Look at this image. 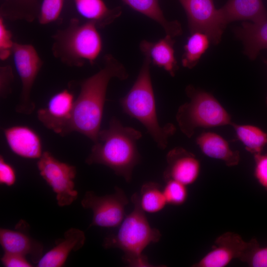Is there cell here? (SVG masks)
I'll list each match as a JSON object with an SVG mask.
<instances>
[{"label":"cell","mask_w":267,"mask_h":267,"mask_svg":"<svg viewBox=\"0 0 267 267\" xmlns=\"http://www.w3.org/2000/svg\"><path fill=\"white\" fill-rule=\"evenodd\" d=\"M128 73L124 66L110 54L104 57V65L98 72L81 83L65 135L73 132L84 134L94 143L100 131L107 88L110 80H125Z\"/></svg>","instance_id":"obj_1"},{"label":"cell","mask_w":267,"mask_h":267,"mask_svg":"<svg viewBox=\"0 0 267 267\" xmlns=\"http://www.w3.org/2000/svg\"><path fill=\"white\" fill-rule=\"evenodd\" d=\"M150 64L145 57L133 86L120 102L123 111L140 122L158 147L164 149L169 138L175 133L176 129L171 123L163 127L159 124L150 73Z\"/></svg>","instance_id":"obj_4"},{"label":"cell","mask_w":267,"mask_h":267,"mask_svg":"<svg viewBox=\"0 0 267 267\" xmlns=\"http://www.w3.org/2000/svg\"><path fill=\"white\" fill-rule=\"evenodd\" d=\"M9 149L17 155L27 159H39L42 142L36 132L27 126L16 125L3 129Z\"/></svg>","instance_id":"obj_15"},{"label":"cell","mask_w":267,"mask_h":267,"mask_svg":"<svg viewBox=\"0 0 267 267\" xmlns=\"http://www.w3.org/2000/svg\"><path fill=\"white\" fill-rule=\"evenodd\" d=\"M29 226L21 220L15 229H0V243L4 252L30 256L31 260L37 264L43 256L44 246L40 242L30 236Z\"/></svg>","instance_id":"obj_13"},{"label":"cell","mask_w":267,"mask_h":267,"mask_svg":"<svg viewBox=\"0 0 267 267\" xmlns=\"http://www.w3.org/2000/svg\"><path fill=\"white\" fill-rule=\"evenodd\" d=\"M255 175L260 184L267 189V155H254Z\"/></svg>","instance_id":"obj_30"},{"label":"cell","mask_w":267,"mask_h":267,"mask_svg":"<svg viewBox=\"0 0 267 267\" xmlns=\"http://www.w3.org/2000/svg\"><path fill=\"white\" fill-rule=\"evenodd\" d=\"M236 37L244 45L245 54L254 60L260 51L267 49V20L261 23L244 22L234 29Z\"/></svg>","instance_id":"obj_20"},{"label":"cell","mask_w":267,"mask_h":267,"mask_svg":"<svg viewBox=\"0 0 267 267\" xmlns=\"http://www.w3.org/2000/svg\"><path fill=\"white\" fill-rule=\"evenodd\" d=\"M220 10L226 25L238 20L259 23L267 20L263 0H228Z\"/></svg>","instance_id":"obj_18"},{"label":"cell","mask_w":267,"mask_h":267,"mask_svg":"<svg viewBox=\"0 0 267 267\" xmlns=\"http://www.w3.org/2000/svg\"><path fill=\"white\" fill-rule=\"evenodd\" d=\"M16 172L14 168L0 156V183L8 186H12L16 181Z\"/></svg>","instance_id":"obj_31"},{"label":"cell","mask_w":267,"mask_h":267,"mask_svg":"<svg viewBox=\"0 0 267 267\" xmlns=\"http://www.w3.org/2000/svg\"><path fill=\"white\" fill-rule=\"evenodd\" d=\"M264 61H265V63L267 65V60H265ZM266 104L267 105V97H266Z\"/></svg>","instance_id":"obj_34"},{"label":"cell","mask_w":267,"mask_h":267,"mask_svg":"<svg viewBox=\"0 0 267 267\" xmlns=\"http://www.w3.org/2000/svg\"><path fill=\"white\" fill-rule=\"evenodd\" d=\"M166 160L167 167L163 174L165 181L172 179L188 185L197 180L200 164L192 153L182 147H176L168 153Z\"/></svg>","instance_id":"obj_14"},{"label":"cell","mask_w":267,"mask_h":267,"mask_svg":"<svg viewBox=\"0 0 267 267\" xmlns=\"http://www.w3.org/2000/svg\"><path fill=\"white\" fill-rule=\"evenodd\" d=\"M81 203L84 209L92 211V219L89 227H116L126 217L125 208L129 200L124 191L116 186L114 193L101 196L92 191H88Z\"/></svg>","instance_id":"obj_8"},{"label":"cell","mask_w":267,"mask_h":267,"mask_svg":"<svg viewBox=\"0 0 267 267\" xmlns=\"http://www.w3.org/2000/svg\"><path fill=\"white\" fill-rule=\"evenodd\" d=\"M141 136L139 131L123 126L113 117L109 127L99 132L86 163L105 165L130 182L134 167L140 161L137 141Z\"/></svg>","instance_id":"obj_2"},{"label":"cell","mask_w":267,"mask_h":267,"mask_svg":"<svg viewBox=\"0 0 267 267\" xmlns=\"http://www.w3.org/2000/svg\"><path fill=\"white\" fill-rule=\"evenodd\" d=\"M254 242H245L236 233H225L217 239L213 249L193 266L224 267L235 258L244 261Z\"/></svg>","instance_id":"obj_11"},{"label":"cell","mask_w":267,"mask_h":267,"mask_svg":"<svg viewBox=\"0 0 267 267\" xmlns=\"http://www.w3.org/2000/svg\"><path fill=\"white\" fill-rule=\"evenodd\" d=\"M175 43L172 37L166 35L164 38L156 42L142 41L139 47L150 63L163 68L173 77L178 69L175 56Z\"/></svg>","instance_id":"obj_17"},{"label":"cell","mask_w":267,"mask_h":267,"mask_svg":"<svg viewBox=\"0 0 267 267\" xmlns=\"http://www.w3.org/2000/svg\"><path fill=\"white\" fill-rule=\"evenodd\" d=\"M210 42L209 37L205 34L192 33L184 46L181 59L182 66L188 69L194 67L209 47Z\"/></svg>","instance_id":"obj_24"},{"label":"cell","mask_w":267,"mask_h":267,"mask_svg":"<svg viewBox=\"0 0 267 267\" xmlns=\"http://www.w3.org/2000/svg\"><path fill=\"white\" fill-rule=\"evenodd\" d=\"M190 100L180 106L176 114L178 127L188 137L197 128H212L233 124L231 117L211 93L191 85L185 89Z\"/></svg>","instance_id":"obj_6"},{"label":"cell","mask_w":267,"mask_h":267,"mask_svg":"<svg viewBox=\"0 0 267 267\" xmlns=\"http://www.w3.org/2000/svg\"><path fill=\"white\" fill-rule=\"evenodd\" d=\"M233 127L238 138L243 143L246 150L254 155L261 154L267 144V134L260 128L252 125H239Z\"/></svg>","instance_id":"obj_25"},{"label":"cell","mask_w":267,"mask_h":267,"mask_svg":"<svg viewBox=\"0 0 267 267\" xmlns=\"http://www.w3.org/2000/svg\"><path fill=\"white\" fill-rule=\"evenodd\" d=\"M138 195L140 207L145 213H158L168 204L163 189L155 182L144 183Z\"/></svg>","instance_id":"obj_23"},{"label":"cell","mask_w":267,"mask_h":267,"mask_svg":"<svg viewBox=\"0 0 267 267\" xmlns=\"http://www.w3.org/2000/svg\"><path fill=\"white\" fill-rule=\"evenodd\" d=\"M131 200L134 205L133 211L126 216L115 233L104 238L102 246L105 249L121 250L124 253L122 261L129 267H154L143 252L151 243L158 242L161 233L149 224L140 207L138 194L134 193Z\"/></svg>","instance_id":"obj_3"},{"label":"cell","mask_w":267,"mask_h":267,"mask_svg":"<svg viewBox=\"0 0 267 267\" xmlns=\"http://www.w3.org/2000/svg\"><path fill=\"white\" fill-rule=\"evenodd\" d=\"M12 53L22 83L20 100L16 111L19 113L30 114L35 108L31 99V91L42 66V61L35 47L31 44L15 43Z\"/></svg>","instance_id":"obj_10"},{"label":"cell","mask_w":267,"mask_h":267,"mask_svg":"<svg viewBox=\"0 0 267 267\" xmlns=\"http://www.w3.org/2000/svg\"><path fill=\"white\" fill-rule=\"evenodd\" d=\"M133 9L145 15L160 24L166 35L173 38L182 34L180 23L176 20L168 21L164 16L159 0H122Z\"/></svg>","instance_id":"obj_22"},{"label":"cell","mask_w":267,"mask_h":267,"mask_svg":"<svg viewBox=\"0 0 267 267\" xmlns=\"http://www.w3.org/2000/svg\"><path fill=\"white\" fill-rule=\"evenodd\" d=\"M95 23H80L73 19L65 29L54 37V54L65 63L81 66L86 62L92 64L102 48V41Z\"/></svg>","instance_id":"obj_5"},{"label":"cell","mask_w":267,"mask_h":267,"mask_svg":"<svg viewBox=\"0 0 267 267\" xmlns=\"http://www.w3.org/2000/svg\"><path fill=\"white\" fill-rule=\"evenodd\" d=\"M29 0V1H33L34 0Z\"/></svg>","instance_id":"obj_35"},{"label":"cell","mask_w":267,"mask_h":267,"mask_svg":"<svg viewBox=\"0 0 267 267\" xmlns=\"http://www.w3.org/2000/svg\"><path fill=\"white\" fill-rule=\"evenodd\" d=\"M2 265L6 267H31L33 266L26 257L16 254L4 252L0 259Z\"/></svg>","instance_id":"obj_32"},{"label":"cell","mask_w":267,"mask_h":267,"mask_svg":"<svg viewBox=\"0 0 267 267\" xmlns=\"http://www.w3.org/2000/svg\"><path fill=\"white\" fill-rule=\"evenodd\" d=\"M13 79L11 71L9 67L0 68V95L5 97L10 92V86Z\"/></svg>","instance_id":"obj_33"},{"label":"cell","mask_w":267,"mask_h":267,"mask_svg":"<svg viewBox=\"0 0 267 267\" xmlns=\"http://www.w3.org/2000/svg\"><path fill=\"white\" fill-rule=\"evenodd\" d=\"M163 191L167 204L180 206L186 201L188 191L186 185L174 180L166 181Z\"/></svg>","instance_id":"obj_26"},{"label":"cell","mask_w":267,"mask_h":267,"mask_svg":"<svg viewBox=\"0 0 267 267\" xmlns=\"http://www.w3.org/2000/svg\"><path fill=\"white\" fill-rule=\"evenodd\" d=\"M78 12L92 21L97 27H104L118 18L122 13L120 7L109 9L103 0H74Z\"/></svg>","instance_id":"obj_21"},{"label":"cell","mask_w":267,"mask_h":267,"mask_svg":"<svg viewBox=\"0 0 267 267\" xmlns=\"http://www.w3.org/2000/svg\"><path fill=\"white\" fill-rule=\"evenodd\" d=\"M196 143L205 155L221 160L228 166H236L239 162V152L232 150L227 141L219 134L203 133L197 137Z\"/></svg>","instance_id":"obj_19"},{"label":"cell","mask_w":267,"mask_h":267,"mask_svg":"<svg viewBox=\"0 0 267 267\" xmlns=\"http://www.w3.org/2000/svg\"><path fill=\"white\" fill-rule=\"evenodd\" d=\"M14 43L12 40L10 31L6 28L2 17L0 18V57L1 60L7 58L12 53Z\"/></svg>","instance_id":"obj_28"},{"label":"cell","mask_w":267,"mask_h":267,"mask_svg":"<svg viewBox=\"0 0 267 267\" xmlns=\"http://www.w3.org/2000/svg\"><path fill=\"white\" fill-rule=\"evenodd\" d=\"M178 0L186 12L190 32L204 33L211 42L218 44L226 25L214 0Z\"/></svg>","instance_id":"obj_9"},{"label":"cell","mask_w":267,"mask_h":267,"mask_svg":"<svg viewBox=\"0 0 267 267\" xmlns=\"http://www.w3.org/2000/svg\"><path fill=\"white\" fill-rule=\"evenodd\" d=\"M75 101L72 92L67 89L62 90L49 98L46 107L38 111V118L47 129L64 136Z\"/></svg>","instance_id":"obj_12"},{"label":"cell","mask_w":267,"mask_h":267,"mask_svg":"<svg viewBox=\"0 0 267 267\" xmlns=\"http://www.w3.org/2000/svg\"><path fill=\"white\" fill-rule=\"evenodd\" d=\"M245 261L251 267H267V246L260 248L256 241Z\"/></svg>","instance_id":"obj_29"},{"label":"cell","mask_w":267,"mask_h":267,"mask_svg":"<svg viewBox=\"0 0 267 267\" xmlns=\"http://www.w3.org/2000/svg\"><path fill=\"white\" fill-rule=\"evenodd\" d=\"M84 232L78 228H71L64 233V238L58 239L55 246L43 255L37 264L38 267H61L64 265L72 251H76L84 245Z\"/></svg>","instance_id":"obj_16"},{"label":"cell","mask_w":267,"mask_h":267,"mask_svg":"<svg viewBox=\"0 0 267 267\" xmlns=\"http://www.w3.org/2000/svg\"><path fill=\"white\" fill-rule=\"evenodd\" d=\"M63 0H43L39 15L41 24H47L56 21L60 15Z\"/></svg>","instance_id":"obj_27"},{"label":"cell","mask_w":267,"mask_h":267,"mask_svg":"<svg viewBox=\"0 0 267 267\" xmlns=\"http://www.w3.org/2000/svg\"><path fill=\"white\" fill-rule=\"evenodd\" d=\"M38 159L40 174L56 194L58 205L61 207L71 205L78 195L75 189L76 167L60 161L48 151L43 152Z\"/></svg>","instance_id":"obj_7"}]
</instances>
